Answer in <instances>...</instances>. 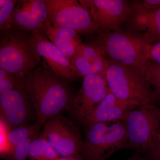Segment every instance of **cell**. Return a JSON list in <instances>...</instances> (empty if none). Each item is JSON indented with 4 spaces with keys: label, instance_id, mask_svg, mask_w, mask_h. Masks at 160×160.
I'll use <instances>...</instances> for the list:
<instances>
[{
    "label": "cell",
    "instance_id": "11",
    "mask_svg": "<svg viewBox=\"0 0 160 160\" xmlns=\"http://www.w3.org/2000/svg\"><path fill=\"white\" fill-rule=\"evenodd\" d=\"M32 106L24 82L18 88L0 95L1 120L9 130L29 124Z\"/></svg>",
    "mask_w": 160,
    "mask_h": 160
},
{
    "label": "cell",
    "instance_id": "17",
    "mask_svg": "<svg viewBox=\"0 0 160 160\" xmlns=\"http://www.w3.org/2000/svg\"><path fill=\"white\" fill-rule=\"evenodd\" d=\"M59 158L43 132L32 140L29 145L28 160H57Z\"/></svg>",
    "mask_w": 160,
    "mask_h": 160
},
{
    "label": "cell",
    "instance_id": "9",
    "mask_svg": "<svg viewBox=\"0 0 160 160\" xmlns=\"http://www.w3.org/2000/svg\"><path fill=\"white\" fill-rule=\"evenodd\" d=\"M80 3L89 10L100 32L122 29L131 9V2L125 0H83Z\"/></svg>",
    "mask_w": 160,
    "mask_h": 160
},
{
    "label": "cell",
    "instance_id": "23",
    "mask_svg": "<svg viewBox=\"0 0 160 160\" xmlns=\"http://www.w3.org/2000/svg\"><path fill=\"white\" fill-rule=\"evenodd\" d=\"M35 138H30L19 143L13 147L11 153L5 159L28 160V152L29 145L32 141Z\"/></svg>",
    "mask_w": 160,
    "mask_h": 160
},
{
    "label": "cell",
    "instance_id": "7",
    "mask_svg": "<svg viewBox=\"0 0 160 160\" xmlns=\"http://www.w3.org/2000/svg\"><path fill=\"white\" fill-rule=\"evenodd\" d=\"M52 25L74 30L78 33L97 34L100 27L89 10L76 0H46Z\"/></svg>",
    "mask_w": 160,
    "mask_h": 160
},
{
    "label": "cell",
    "instance_id": "20",
    "mask_svg": "<svg viewBox=\"0 0 160 160\" xmlns=\"http://www.w3.org/2000/svg\"><path fill=\"white\" fill-rule=\"evenodd\" d=\"M21 2L33 18L44 27L45 32L52 24L46 0H21Z\"/></svg>",
    "mask_w": 160,
    "mask_h": 160
},
{
    "label": "cell",
    "instance_id": "1",
    "mask_svg": "<svg viewBox=\"0 0 160 160\" xmlns=\"http://www.w3.org/2000/svg\"><path fill=\"white\" fill-rule=\"evenodd\" d=\"M26 92L42 127L50 118L68 109L74 95L69 81L42 63L24 78Z\"/></svg>",
    "mask_w": 160,
    "mask_h": 160
},
{
    "label": "cell",
    "instance_id": "2",
    "mask_svg": "<svg viewBox=\"0 0 160 160\" xmlns=\"http://www.w3.org/2000/svg\"><path fill=\"white\" fill-rule=\"evenodd\" d=\"M91 44L99 48L110 61L145 72L150 60L153 44L142 33L122 29L96 34Z\"/></svg>",
    "mask_w": 160,
    "mask_h": 160
},
{
    "label": "cell",
    "instance_id": "12",
    "mask_svg": "<svg viewBox=\"0 0 160 160\" xmlns=\"http://www.w3.org/2000/svg\"><path fill=\"white\" fill-rule=\"evenodd\" d=\"M35 49L44 58L48 66L54 72L69 82L79 77L69 61L46 36L39 31L32 32Z\"/></svg>",
    "mask_w": 160,
    "mask_h": 160
},
{
    "label": "cell",
    "instance_id": "8",
    "mask_svg": "<svg viewBox=\"0 0 160 160\" xmlns=\"http://www.w3.org/2000/svg\"><path fill=\"white\" fill-rule=\"evenodd\" d=\"M43 133L60 157L82 154L84 141L72 121L58 114L47 120Z\"/></svg>",
    "mask_w": 160,
    "mask_h": 160
},
{
    "label": "cell",
    "instance_id": "21",
    "mask_svg": "<svg viewBox=\"0 0 160 160\" xmlns=\"http://www.w3.org/2000/svg\"><path fill=\"white\" fill-rule=\"evenodd\" d=\"M145 73L151 87L155 102L158 101L160 104V64L150 61Z\"/></svg>",
    "mask_w": 160,
    "mask_h": 160
},
{
    "label": "cell",
    "instance_id": "22",
    "mask_svg": "<svg viewBox=\"0 0 160 160\" xmlns=\"http://www.w3.org/2000/svg\"><path fill=\"white\" fill-rule=\"evenodd\" d=\"M17 0H0V32L10 28L12 17Z\"/></svg>",
    "mask_w": 160,
    "mask_h": 160
},
{
    "label": "cell",
    "instance_id": "15",
    "mask_svg": "<svg viewBox=\"0 0 160 160\" xmlns=\"http://www.w3.org/2000/svg\"><path fill=\"white\" fill-rule=\"evenodd\" d=\"M138 106L135 104L119 99L109 90L106 97L85 120L82 125L89 123L122 121L129 111Z\"/></svg>",
    "mask_w": 160,
    "mask_h": 160
},
{
    "label": "cell",
    "instance_id": "14",
    "mask_svg": "<svg viewBox=\"0 0 160 160\" xmlns=\"http://www.w3.org/2000/svg\"><path fill=\"white\" fill-rule=\"evenodd\" d=\"M110 61L102 51L93 44H82L70 61L80 77L92 74L105 76Z\"/></svg>",
    "mask_w": 160,
    "mask_h": 160
},
{
    "label": "cell",
    "instance_id": "18",
    "mask_svg": "<svg viewBox=\"0 0 160 160\" xmlns=\"http://www.w3.org/2000/svg\"><path fill=\"white\" fill-rule=\"evenodd\" d=\"M10 28L33 32L38 31L44 35L45 29L35 20L18 1L12 17Z\"/></svg>",
    "mask_w": 160,
    "mask_h": 160
},
{
    "label": "cell",
    "instance_id": "30",
    "mask_svg": "<svg viewBox=\"0 0 160 160\" xmlns=\"http://www.w3.org/2000/svg\"><path fill=\"white\" fill-rule=\"evenodd\" d=\"M127 160H152L151 158H146L141 156L139 155H135Z\"/></svg>",
    "mask_w": 160,
    "mask_h": 160
},
{
    "label": "cell",
    "instance_id": "4",
    "mask_svg": "<svg viewBox=\"0 0 160 160\" xmlns=\"http://www.w3.org/2000/svg\"><path fill=\"white\" fill-rule=\"evenodd\" d=\"M83 126L86 138L82 155L85 160H107L115 152L128 148V135L122 121Z\"/></svg>",
    "mask_w": 160,
    "mask_h": 160
},
{
    "label": "cell",
    "instance_id": "16",
    "mask_svg": "<svg viewBox=\"0 0 160 160\" xmlns=\"http://www.w3.org/2000/svg\"><path fill=\"white\" fill-rule=\"evenodd\" d=\"M44 35L70 61L79 47L83 44L78 33L71 29L50 25Z\"/></svg>",
    "mask_w": 160,
    "mask_h": 160
},
{
    "label": "cell",
    "instance_id": "10",
    "mask_svg": "<svg viewBox=\"0 0 160 160\" xmlns=\"http://www.w3.org/2000/svg\"><path fill=\"white\" fill-rule=\"evenodd\" d=\"M109 91L104 76L92 74L85 77L82 87L72 100L68 111L77 121L82 124Z\"/></svg>",
    "mask_w": 160,
    "mask_h": 160
},
{
    "label": "cell",
    "instance_id": "13",
    "mask_svg": "<svg viewBox=\"0 0 160 160\" xmlns=\"http://www.w3.org/2000/svg\"><path fill=\"white\" fill-rule=\"evenodd\" d=\"M124 25V29L145 35L153 45L160 42V9L147 11L139 1H132L131 12Z\"/></svg>",
    "mask_w": 160,
    "mask_h": 160
},
{
    "label": "cell",
    "instance_id": "28",
    "mask_svg": "<svg viewBox=\"0 0 160 160\" xmlns=\"http://www.w3.org/2000/svg\"><path fill=\"white\" fill-rule=\"evenodd\" d=\"M57 160H85L82 154L76 155L66 157H60Z\"/></svg>",
    "mask_w": 160,
    "mask_h": 160
},
{
    "label": "cell",
    "instance_id": "24",
    "mask_svg": "<svg viewBox=\"0 0 160 160\" xmlns=\"http://www.w3.org/2000/svg\"><path fill=\"white\" fill-rule=\"evenodd\" d=\"M24 84V79L12 75L7 79L0 80V95L18 88Z\"/></svg>",
    "mask_w": 160,
    "mask_h": 160
},
{
    "label": "cell",
    "instance_id": "27",
    "mask_svg": "<svg viewBox=\"0 0 160 160\" xmlns=\"http://www.w3.org/2000/svg\"><path fill=\"white\" fill-rule=\"evenodd\" d=\"M149 154L152 160H160V137L159 136L154 149Z\"/></svg>",
    "mask_w": 160,
    "mask_h": 160
},
{
    "label": "cell",
    "instance_id": "26",
    "mask_svg": "<svg viewBox=\"0 0 160 160\" xmlns=\"http://www.w3.org/2000/svg\"><path fill=\"white\" fill-rule=\"evenodd\" d=\"M150 58L151 61L160 64V42L152 45Z\"/></svg>",
    "mask_w": 160,
    "mask_h": 160
},
{
    "label": "cell",
    "instance_id": "29",
    "mask_svg": "<svg viewBox=\"0 0 160 160\" xmlns=\"http://www.w3.org/2000/svg\"><path fill=\"white\" fill-rule=\"evenodd\" d=\"M12 75L8 73L4 69H0V80L7 79L9 78Z\"/></svg>",
    "mask_w": 160,
    "mask_h": 160
},
{
    "label": "cell",
    "instance_id": "3",
    "mask_svg": "<svg viewBox=\"0 0 160 160\" xmlns=\"http://www.w3.org/2000/svg\"><path fill=\"white\" fill-rule=\"evenodd\" d=\"M0 69L24 79L42 63L32 32L9 28L0 32Z\"/></svg>",
    "mask_w": 160,
    "mask_h": 160
},
{
    "label": "cell",
    "instance_id": "6",
    "mask_svg": "<svg viewBox=\"0 0 160 160\" xmlns=\"http://www.w3.org/2000/svg\"><path fill=\"white\" fill-rule=\"evenodd\" d=\"M128 148L150 153L154 149L160 129V108L153 104L140 105L129 111L122 120Z\"/></svg>",
    "mask_w": 160,
    "mask_h": 160
},
{
    "label": "cell",
    "instance_id": "31",
    "mask_svg": "<svg viewBox=\"0 0 160 160\" xmlns=\"http://www.w3.org/2000/svg\"><path fill=\"white\" fill-rule=\"evenodd\" d=\"M158 136L160 137V129H159V133H158Z\"/></svg>",
    "mask_w": 160,
    "mask_h": 160
},
{
    "label": "cell",
    "instance_id": "19",
    "mask_svg": "<svg viewBox=\"0 0 160 160\" xmlns=\"http://www.w3.org/2000/svg\"><path fill=\"white\" fill-rule=\"evenodd\" d=\"M41 127L36 122L33 124H26L9 130L7 138L9 152L6 157L11 153L13 147L19 143L30 138H35L38 137Z\"/></svg>",
    "mask_w": 160,
    "mask_h": 160
},
{
    "label": "cell",
    "instance_id": "25",
    "mask_svg": "<svg viewBox=\"0 0 160 160\" xmlns=\"http://www.w3.org/2000/svg\"><path fill=\"white\" fill-rule=\"evenodd\" d=\"M143 9L147 11H152L160 9V0H142L139 1Z\"/></svg>",
    "mask_w": 160,
    "mask_h": 160
},
{
    "label": "cell",
    "instance_id": "5",
    "mask_svg": "<svg viewBox=\"0 0 160 160\" xmlns=\"http://www.w3.org/2000/svg\"><path fill=\"white\" fill-rule=\"evenodd\" d=\"M105 78L109 91L119 99L138 106L155 103L145 72L110 61Z\"/></svg>",
    "mask_w": 160,
    "mask_h": 160
}]
</instances>
